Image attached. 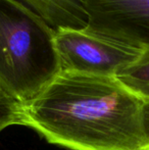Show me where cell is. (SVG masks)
Listing matches in <instances>:
<instances>
[{
  "mask_svg": "<svg viewBox=\"0 0 149 150\" xmlns=\"http://www.w3.org/2000/svg\"><path fill=\"white\" fill-rule=\"evenodd\" d=\"M23 126L70 150H149V97L117 77L61 71L24 105Z\"/></svg>",
  "mask_w": 149,
  "mask_h": 150,
  "instance_id": "obj_1",
  "label": "cell"
},
{
  "mask_svg": "<svg viewBox=\"0 0 149 150\" xmlns=\"http://www.w3.org/2000/svg\"><path fill=\"white\" fill-rule=\"evenodd\" d=\"M56 30L20 0H0V89L27 105L61 73Z\"/></svg>",
  "mask_w": 149,
  "mask_h": 150,
  "instance_id": "obj_2",
  "label": "cell"
},
{
  "mask_svg": "<svg viewBox=\"0 0 149 150\" xmlns=\"http://www.w3.org/2000/svg\"><path fill=\"white\" fill-rule=\"evenodd\" d=\"M54 43L61 71L104 77H117L144 50V47L100 35L87 27L58 29Z\"/></svg>",
  "mask_w": 149,
  "mask_h": 150,
  "instance_id": "obj_3",
  "label": "cell"
},
{
  "mask_svg": "<svg viewBox=\"0 0 149 150\" xmlns=\"http://www.w3.org/2000/svg\"><path fill=\"white\" fill-rule=\"evenodd\" d=\"M87 28L100 35L149 47V0H81Z\"/></svg>",
  "mask_w": 149,
  "mask_h": 150,
  "instance_id": "obj_4",
  "label": "cell"
},
{
  "mask_svg": "<svg viewBox=\"0 0 149 150\" xmlns=\"http://www.w3.org/2000/svg\"><path fill=\"white\" fill-rule=\"evenodd\" d=\"M42 16L54 30L83 29L88 18L81 0H20Z\"/></svg>",
  "mask_w": 149,
  "mask_h": 150,
  "instance_id": "obj_5",
  "label": "cell"
},
{
  "mask_svg": "<svg viewBox=\"0 0 149 150\" xmlns=\"http://www.w3.org/2000/svg\"><path fill=\"white\" fill-rule=\"evenodd\" d=\"M117 78L129 88L149 97V47H144L139 58L121 71Z\"/></svg>",
  "mask_w": 149,
  "mask_h": 150,
  "instance_id": "obj_6",
  "label": "cell"
},
{
  "mask_svg": "<svg viewBox=\"0 0 149 150\" xmlns=\"http://www.w3.org/2000/svg\"><path fill=\"white\" fill-rule=\"evenodd\" d=\"M24 105L0 89V132L11 126H23Z\"/></svg>",
  "mask_w": 149,
  "mask_h": 150,
  "instance_id": "obj_7",
  "label": "cell"
}]
</instances>
